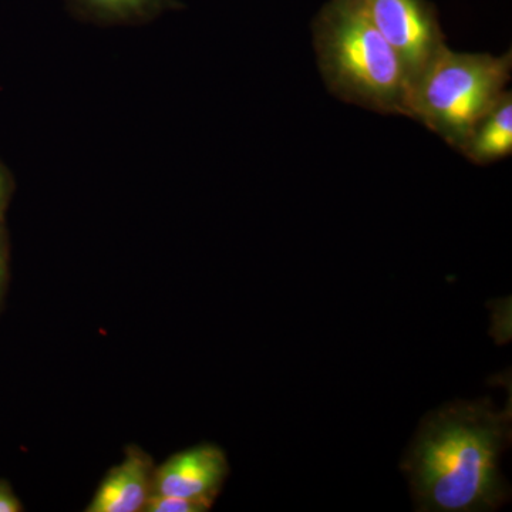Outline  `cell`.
<instances>
[{
	"label": "cell",
	"instance_id": "1",
	"mask_svg": "<svg viewBox=\"0 0 512 512\" xmlns=\"http://www.w3.org/2000/svg\"><path fill=\"white\" fill-rule=\"evenodd\" d=\"M511 403L447 404L424 417L402 468L417 510L494 511L507 501L500 456L510 446Z\"/></svg>",
	"mask_w": 512,
	"mask_h": 512
},
{
	"label": "cell",
	"instance_id": "2",
	"mask_svg": "<svg viewBox=\"0 0 512 512\" xmlns=\"http://www.w3.org/2000/svg\"><path fill=\"white\" fill-rule=\"evenodd\" d=\"M319 72L345 103L406 117L409 80L362 0H328L312 26Z\"/></svg>",
	"mask_w": 512,
	"mask_h": 512
},
{
	"label": "cell",
	"instance_id": "3",
	"mask_svg": "<svg viewBox=\"0 0 512 512\" xmlns=\"http://www.w3.org/2000/svg\"><path fill=\"white\" fill-rule=\"evenodd\" d=\"M511 72V50L493 56L458 53L446 46L410 83L406 117L458 150L478 120L503 96Z\"/></svg>",
	"mask_w": 512,
	"mask_h": 512
},
{
	"label": "cell",
	"instance_id": "4",
	"mask_svg": "<svg viewBox=\"0 0 512 512\" xmlns=\"http://www.w3.org/2000/svg\"><path fill=\"white\" fill-rule=\"evenodd\" d=\"M362 2L376 28L399 56L410 86L433 57L447 46L436 8L427 0Z\"/></svg>",
	"mask_w": 512,
	"mask_h": 512
},
{
	"label": "cell",
	"instance_id": "5",
	"mask_svg": "<svg viewBox=\"0 0 512 512\" xmlns=\"http://www.w3.org/2000/svg\"><path fill=\"white\" fill-rule=\"evenodd\" d=\"M229 474L227 456L214 444L180 451L154 471L153 494L178 495L214 504Z\"/></svg>",
	"mask_w": 512,
	"mask_h": 512
},
{
	"label": "cell",
	"instance_id": "6",
	"mask_svg": "<svg viewBox=\"0 0 512 512\" xmlns=\"http://www.w3.org/2000/svg\"><path fill=\"white\" fill-rule=\"evenodd\" d=\"M153 458L140 447H128L121 463L111 468L86 512H141L154 491Z\"/></svg>",
	"mask_w": 512,
	"mask_h": 512
},
{
	"label": "cell",
	"instance_id": "7",
	"mask_svg": "<svg viewBox=\"0 0 512 512\" xmlns=\"http://www.w3.org/2000/svg\"><path fill=\"white\" fill-rule=\"evenodd\" d=\"M66 6L73 18L99 26L146 25L184 8L180 0H66Z\"/></svg>",
	"mask_w": 512,
	"mask_h": 512
},
{
	"label": "cell",
	"instance_id": "8",
	"mask_svg": "<svg viewBox=\"0 0 512 512\" xmlns=\"http://www.w3.org/2000/svg\"><path fill=\"white\" fill-rule=\"evenodd\" d=\"M457 151L471 163H497L512 153V93L505 90L493 109L478 120Z\"/></svg>",
	"mask_w": 512,
	"mask_h": 512
},
{
	"label": "cell",
	"instance_id": "9",
	"mask_svg": "<svg viewBox=\"0 0 512 512\" xmlns=\"http://www.w3.org/2000/svg\"><path fill=\"white\" fill-rule=\"evenodd\" d=\"M212 504L178 495L151 494L141 512H205Z\"/></svg>",
	"mask_w": 512,
	"mask_h": 512
},
{
	"label": "cell",
	"instance_id": "10",
	"mask_svg": "<svg viewBox=\"0 0 512 512\" xmlns=\"http://www.w3.org/2000/svg\"><path fill=\"white\" fill-rule=\"evenodd\" d=\"M23 511V505L5 481H0V512Z\"/></svg>",
	"mask_w": 512,
	"mask_h": 512
},
{
	"label": "cell",
	"instance_id": "11",
	"mask_svg": "<svg viewBox=\"0 0 512 512\" xmlns=\"http://www.w3.org/2000/svg\"><path fill=\"white\" fill-rule=\"evenodd\" d=\"M6 272H8V255H6L5 238H3L2 229H0V296L5 288Z\"/></svg>",
	"mask_w": 512,
	"mask_h": 512
},
{
	"label": "cell",
	"instance_id": "12",
	"mask_svg": "<svg viewBox=\"0 0 512 512\" xmlns=\"http://www.w3.org/2000/svg\"><path fill=\"white\" fill-rule=\"evenodd\" d=\"M10 194V183L8 175L0 168V220H2L3 211H5L6 202Z\"/></svg>",
	"mask_w": 512,
	"mask_h": 512
}]
</instances>
